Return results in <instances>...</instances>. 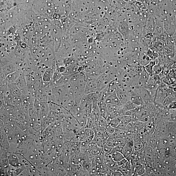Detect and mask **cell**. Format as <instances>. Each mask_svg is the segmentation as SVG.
I'll return each instance as SVG.
<instances>
[{
  "instance_id": "9c48e42d",
  "label": "cell",
  "mask_w": 176,
  "mask_h": 176,
  "mask_svg": "<svg viewBox=\"0 0 176 176\" xmlns=\"http://www.w3.org/2000/svg\"><path fill=\"white\" fill-rule=\"evenodd\" d=\"M120 122L118 126L116 128L119 130H125L130 121L132 117L130 116L124 115L119 117Z\"/></svg>"
},
{
  "instance_id": "2e32d148",
  "label": "cell",
  "mask_w": 176,
  "mask_h": 176,
  "mask_svg": "<svg viewBox=\"0 0 176 176\" xmlns=\"http://www.w3.org/2000/svg\"><path fill=\"white\" fill-rule=\"evenodd\" d=\"M137 106L129 100L123 105L122 108L126 112L127 111L134 109Z\"/></svg>"
},
{
  "instance_id": "e0dca14e",
  "label": "cell",
  "mask_w": 176,
  "mask_h": 176,
  "mask_svg": "<svg viewBox=\"0 0 176 176\" xmlns=\"http://www.w3.org/2000/svg\"><path fill=\"white\" fill-rule=\"evenodd\" d=\"M99 172L104 174L106 175L107 173L109 172L111 170L104 163L100 164L99 165Z\"/></svg>"
},
{
  "instance_id": "3957f363",
  "label": "cell",
  "mask_w": 176,
  "mask_h": 176,
  "mask_svg": "<svg viewBox=\"0 0 176 176\" xmlns=\"http://www.w3.org/2000/svg\"><path fill=\"white\" fill-rule=\"evenodd\" d=\"M109 76L107 74L102 73L97 78V92L102 90L110 83Z\"/></svg>"
},
{
  "instance_id": "4fadbf2b",
  "label": "cell",
  "mask_w": 176,
  "mask_h": 176,
  "mask_svg": "<svg viewBox=\"0 0 176 176\" xmlns=\"http://www.w3.org/2000/svg\"><path fill=\"white\" fill-rule=\"evenodd\" d=\"M111 158L114 161L119 162L125 158L123 154L119 152L116 151L110 153Z\"/></svg>"
},
{
  "instance_id": "9a60e30c",
  "label": "cell",
  "mask_w": 176,
  "mask_h": 176,
  "mask_svg": "<svg viewBox=\"0 0 176 176\" xmlns=\"http://www.w3.org/2000/svg\"><path fill=\"white\" fill-rule=\"evenodd\" d=\"M155 65V61H150L147 65L144 66V68L151 77L153 76V67Z\"/></svg>"
},
{
  "instance_id": "5b68a950",
  "label": "cell",
  "mask_w": 176,
  "mask_h": 176,
  "mask_svg": "<svg viewBox=\"0 0 176 176\" xmlns=\"http://www.w3.org/2000/svg\"><path fill=\"white\" fill-rule=\"evenodd\" d=\"M23 73L22 70H19L7 75L5 79L1 81L3 82L9 86L11 84L15 83L16 81Z\"/></svg>"
},
{
  "instance_id": "8fae6325",
  "label": "cell",
  "mask_w": 176,
  "mask_h": 176,
  "mask_svg": "<svg viewBox=\"0 0 176 176\" xmlns=\"http://www.w3.org/2000/svg\"><path fill=\"white\" fill-rule=\"evenodd\" d=\"M133 144L131 141H128L125 144L123 147L122 154L124 157L126 158L130 156L133 153Z\"/></svg>"
},
{
  "instance_id": "30bf717a",
  "label": "cell",
  "mask_w": 176,
  "mask_h": 176,
  "mask_svg": "<svg viewBox=\"0 0 176 176\" xmlns=\"http://www.w3.org/2000/svg\"><path fill=\"white\" fill-rule=\"evenodd\" d=\"M100 108V116L107 120L109 116L107 107V104L105 102H99L98 103Z\"/></svg>"
},
{
  "instance_id": "7a4b0ae2",
  "label": "cell",
  "mask_w": 176,
  "mask_h": 176,
  "mask_svg": "<svg viewBox=\"0 0 176 176\" xmlns=\"http://www.w3.org/2000/svg\"><path fill=\"white\" fill-rule=\"evenodd\" d=\"M85 74L86 76V81L85 94L88 95L97 93V87L96 80L97 77L89 73H86Z\"/></svg>"
},
{
  "instance_id": "d6986e66",
  "label": "cell",
  "mask_w": 176,
  "mask_h": 176,
  "mask_svg": "<svg viewBox=\"0 0 176 176\" xmlns=\"http://www.w3.org/2000/svg\"><path fill=\"white\" fill-rule=\"evenodd\" d=\"M102 150H103L100 149L97 145L92 148L90 152L92 155L95 156L100 154L101 153Z\"/></svg>"
},
{
  "instance_id": "ffe728a7",
  "label": "cell",
  "mask_w": 176,
  "mask_h": 176,
  "mask_svg": "<svg viewBox=\"0 0 176 176\" xmlns=\"http://www.w3.org/2000/svg\"><path fill=\"white\" fill-rule=\"evenodd\" d=\"M107 107L108 112L110 114L118 110L122 107H119L115 105L107 104Z\"/></svg>"
},
{
  "instance_id": "7402d4cb",
  "label": "cell",
  "mask_w": 176,
  "mask_h": 176,
  "mask_svg": "<svg viewBox=\"0 0 176 176\" xmlns=\"http://www.w3.org/2000/svg\"><path fill=\"white\" fill-rule=\"evenodd\" d=\"M140 59V62L144 66L147 65L150 62V57L147 55H142Z\"/></svg>"
},
{
  "instance_id": "603a6c76",
  "label": "cell",
  "mask_w": 176,
  "mask_h": 176,
  "mask_svg": "<svg viewBox=\"0 0 176 176\" xmlns=\"http://www.w3.org/2000/svg\"><path fill=\"white\" fill-rule=\"evenodd\" d=\"M162 69L160 67L156 65L153 67V76L158 75L162 72Z\"/></svg>"
},
{
  "instance_id": "52a82bcc",
  "label": "cell",
  "mask_w": 176,
  "mask_h": 176,
  "mask_svg": "<svg viewBox=\"0 0 176 176\" xmlns=\"http://www.w3.org/2000/svg\"><path fill=\"white\" fill-rule=\"evenodd\" d=\"M55 69L52 67L46 69L42 75L43 81L44 83H51Z\"/></svg>"
},
{
  "instance_id": "277c9868",
  "label": "cell",
  "mask_w": 176,
  "mask_h": 176,
  "mask_svg": "<svg viewBox=\"0 0 176 176\" xmlns=\"http://www.w3.org/2000/svg\"><path fill=\"white\" fill-rule=\"evenodd\" d=\"M105 102L107 104L115 105L122 107L123 104L116 94L115 90L111 92L106 98Z\"/></svg>"
},
{
  "instance_id": "8992f818",
  "label": "cell",
  "mask_w": 176,
  "mask_h": 176,
  "mask_svg": "<svg viewBox=\"0 0 176 176\" xmlns=\"http://www.w3.org/2000/svg\"><path fill=\"white\" fill-rule=\"evenodd\" d=\"M115 91L123 105L130 100V96L128 95L126 92L119 88L118 86H117Z\"/></svg>"
},
{
  "instance_id": "ac0fdd59",
  "label": "cell",
  "mask_w": 176,
  "mask_h": 176,
  "mask_svg": "<svg viewBox=\"0 0 176 176\" xmlns=\"http://www.w3.org/2000/svg\"><path fill=\"white\" fill-rule=\"evenodd\" d=\"M62 74L60 73L57 69H56L51 82V85L52 83L57 82L62 76Z\"/></svg>"
},
{
  "instance_id": "cb8c5ba5",
  "label": "cell",
  "mask_w": 176,
  "mask_h": 176,
  "mask_svg": "<svg viewBox=\"0 0 176 176\" xmlns=\"http://www.w3.org/2000/svg\"><path fill=\"white\" fill-rule=\"evenodd\" d=\"M142 146H143V145L141 142H138L134 145L133 149L136 151H137L141 150L142 148Z\"/></svg>"
},
{
  "instance_id": "44dd1931",
  "label": "cell",
  "mask_w": 176,
  "mask_h": 176,
  "mask_svg": "<svg viewBox=\"0 0 176 176\" xmlns=\"http://www.w3.org/2000/svg\"><path fill=\"white\" fill-rule=\"evenodd\" d=\"M96 123L95 121L93 120L90 117H88L86 124L85 127L83 128H88L93 129L95 124H96Z\"/></svg>"
},
{
  "instance_id": "5bb4252c",
  "label": "cell",
  "mask_w": 176,
  "mask_h": 176,
  "mask_svg": "<svg viewBox=\"0 0 176 176\" xmlns=\"http://www.w3.org/2000/svg\"><path fill=\"white\" fill-rule=\"evenodd\" d=\"M149 75L144 67L140 75V81L144 85H146L149 79Z\"/></svg>"
},
{
  "instance_id": "83f0119b",
  "label": "cell",
  "mask_w": 176,
  "mask_h": 176,
  "mask_svg": "<svg viewBox=\"0 0 176 176\" xmlns=\"http://www.w3.org/2000/svg\"><path fill=\"white\" fill-rule=\"evenodd\" d=\"M176 108V102H173L171 103L169 106V108Z\"/></svg>"
},
{
  "instance_id": "484cf974",
  "label": "cell",
  "mask_w": 176,
  "mask_h": 176,
  "mask_svg": "<svg viewBox=\"0 0 176 176\" xmlns=\"http://www.w3.org/2000/svg\"><path fill=\"white\" fill-rule=\"evenodd\" d=\"M128 161L127 159L126 158H124L123 160H121V161H120L119 162H117V163H118L119 166L121 167L123 165L124 163H125L126 162Z\"/></svg>"
},
{
  "instance_id": "ba28073f",
  "label": "cell",
  "mask_w": 176,
  "mask_h": 176,
  "mask_svg": "<svg viewBox=\"0 0 176 176\" xmlns=\"http://www.w3.org/2000/svg\"><path fill=\"white\" fill-rule=\"evenodd\" d=\"M130 100L137 106L143 105L146 103L143 98L140 95L133 92L130 93Z\"/></svg>"
},
{
  "instance_id": "6da1fadb",
  "label": "cell",
  "mask_w": 176,
  "mask_h": 176,
  "mask_svg": "<svg viewBox=\"0 0 176 176\" xmlns=\"http://www.w3.org/2000/svg\"><path fill=\"white\" fill-rule=\"evenodd\" d=\"M86 76L80 72L73 75L67 83L69 93L74 99L82 98L85 95Z\"/></svg>"
},
{
  "instance_id": "7c38bea8",
  "label": "cell",
  "mask_w": 176,
  "mask_h": 176,
  "mask_svg": "<svg viewBox=\"0 0 176 176\" xmlns=\"http://www.w3.org/2000/svg\"><path fill=\"white\" fill-rule=\"evenodd\" d=\"M74 74L69 75H62V76L57 81V82L52 83L51 86H57L66 84L69 82L71 77Z\"/></svg>"
},
{
  "instance_id": "d4e9b609",
  "label": "cell",
  "mask_w": 176,
  "mask_h": 176,
  "mask_svg": "<svg viewBox=\"0 0 176 176\" xmlns=\"http://www.w3.org/2000/svg\"><path fill=\"white\" fill-rule=\"evenodd\" d=\"M121 167L123 169L126 170H130L131 166L129 162L128 161Z\"/></svg>"
},
{
  "instance_id": "4316f807",
  "label": "cell",
  "mask_w": 176,
  "mask_h": 176,
  "mask_svg": "<svg viewBox=\"0 0 176 176\" xmlns=\"http://www.w3.org/2000/svg\"><path fill=\"white\" fill-rule=\"evenodd\" d=\"M91 176H107L106 174H104V173L97 172L95 174H91Z\"/></svg>"
}]
</instances>
